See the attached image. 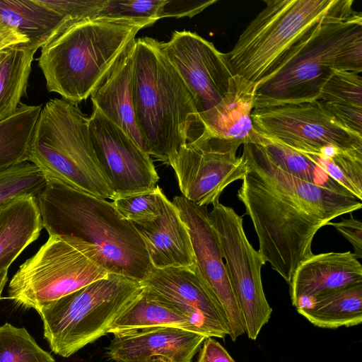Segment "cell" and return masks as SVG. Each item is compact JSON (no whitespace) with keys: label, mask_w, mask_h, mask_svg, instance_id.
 <instances>
[{"label":"cell","mask_w":362,"mask_h":362,"mask_svg":"<svg viewBox=\"0 0 362 362\" xmlns=\"http://www.w3.org/2000/svg\"><path fill=\"white\" fill-rule=\"evenodd\" d=\"M353 3L341 0L256 83L254 109L317 100L334 70L362 72V13Z\"/></svg>","instance_id":"obj_2"},{"label":"cell","mask_w":362,"mask_h":362,"mask_svg":"<svg viewBox=\"0 0 362 362\" xmlns=\"http://www.w3.org/2000/svg\"><path fill=\"white\" fill-rule=\"evenodd\" d=\"M256 83L240 76L230 80L227 93L202 119L204 132L211 136L245 144H258L251 114L254 109Z\"/></svg>","instance_id":"obj_20"},{"label":"cell","mask_w":362,"mask_h":362,"mask_svg":"<svg viewBox=\"0 0 362 362\" xmlns=\"http://www.w3.org/2000/svg\"><path fill=\"white\" fill-rule=\"evenodd\" d=\"M356 71L334 70L317 100L362 108V77Z\"/></svg>","instance_id":"obj_31"},{"label":"cell","mask_w":362,"mask_h":362,"mask_svg":"<svg viewBox=\"0 0 362 362\" xmlns=\"http://www.w3.org/2000/svg\"><path fill=\"white\" fill-rule=\"evenodd\" d=\"M45 6L74 21L98 16L106 0H40Z\"/></svg>","instance_id":"obj_34"},{"label":"cell","mask_w":362,"mask_h":362,"mask_svg":"<svg viewBox=\"0 0 362 362\" xmlns=\"http://www.w3.org/2000/svg\"><path fill=\"white\" fill-rule=\"evenodd\" d=\"M172 202L187 228L196 266L224 313L228 335L235 341L245 334V323L207 206H198L183 196L175 197Z\"/></svg>","instance_id":"obj_15"},{"label":"cell","mask_w":362,"mask_h":362,"mask_svg":"<svg viewBox=\"0 0 362 362\" xmlns=\"http://www.w3.org/2000/svg\"><path fill=\"white\" fill-rule=\"evenodd\" d=\"M153 268L193 267L196 265L191 238L175 206L164 193L159 216L134 224Z\"/></svg>","instance_id":"obj_19"},{"label":"cell","mask_w":362,"mask_h":362,"mask_svg":"<svg viewBox=\"0 0 362 362\" xmlns=\"http://www.w3.org/2000/svg\"><path fill=\"white\" fill-rule=\"evenodd\" d=\"M296 310L318 327L337 329L360 325L362 322V284L328 293Z\"/></svg>","instance_id":"obj_24"},{"label":"cell","mask_w":362,"mask_h":362,"mask_svg":"<svg viewBox=\"0 0 362 362\" xmlns=\"http://www.w3.org/2000/svg\"><path fill=\"white\" fill-rule=\"evenodd\" d=\"M226 56L233 73L257 83L341 0H264Z\"/></svg>","instance_id":"obj_8"},{"label":"cell","mask_w":362,"mask_h":362,"mask_svg":"<svg viewBox=\"0 0 362 362\" xmlns=\"http://www.w3.org/2000/svg\"><path fill=\"white\" fill-rule=\"evenodd\" d=\"M141 284L148 295L183 314L199 334L218 338L229 334L224 313L196 265L153 267Z\"/></svg>","instance_id":"obj_16"},{"label":"cell","mask_w":362,"mask_h":362,"mask_svg":"<svg viewBox=\"0 0 362 362\" xmlns=\"http://www.w3.org/2000/svg\"><path fill=\"white\" fill-rule=\"evenodd\" d=\"M131 83L136 122L148 153L168 165L182 146L195 141L205 129L192 95L160 41L136 39Z\"/></svg>","instance_id":"obj_4"},{"label":"cell","mask_w":362,"mask_h":362,"mask_svg":"<svg viewBox=\"0 0 362 362\" xmlns=\"http://www.w3.org/2000/svg\"><path fill=\"white\" fill-rule=\"evenodd\" d=\"M322 103L341 124L362 135V108L346 105Z\"/></svg>","instance_id":"obj_36"},{"label":"cell","mask_w":362,"mask_h":362,"mask_svg":"<svg viewBox=\"0 0 362 362\" xmlns=\"http://www.w3.org/2000/svg\"><path fill=\"white\" fill-rule=\"evenodd\" d=\"M133 46L93 91L90 98L93 107L123 130L148 153L146 145L136 125L132 100L131 80Z\"/></svg>","instance_id":"obj_21"},{"label":"cell","mask_w":362,"mask_h":362,"mask_svg":"<svg viewBox=\"0 0 362 362\" xmlns=\"http://www.w3.org/2000/svg\"><path fill=\"white\" fill-rule=\"evenodd\" d=\"M108 274L81 243L69 237L49 235L12 277L8 298L18 306L36 310Z\"/></svg>","instance_id":"obj_9"},{"label":"cell","mask_w":362,"mask_h":362,"mask_svg":"<svg viewBox=\"0 0 362 362\" xmlns=\"http://www.w3.org/2000/svg\"><path fill=\"white\" fill-rule=\"evenodd\" d=\"M76 22L40 0H0V24L25 35L28 39L27 45L36 49Z\"/></svg>","instance_id":"obj_23"},{"label":"cell","mask_w":362,"mask_h":362,"mask_svg":"<svg viewBox=\"0 0 362 362\" xmlns=\"http://www.w3.org/2000/svg\"><path fill=\"white\" fill-rule=\"evenodd\" d=\"M141 282L108 274L36 309L52 351L69 357L108 334L110 327L143 291Z\"/></svg>","instance_id":"obj_7"},{"label":"cell","mask_w":362,"mask_h":362,"mask_svg":"<svg viewBox=\"0 0 362 362\" xmlns=\"http://www.w3.org/2000/svg\"><path fill=\"white\" fill-rule=\"evenodd\" d=\"M0 362H55L24 327L0 326Z\"/></svg>","instance_id":"obj_29"},{"label":"cell","mask_w":362,"mask_h":362,"mask_svg":"<svg viewBox=\"0 0 362 362\" xmlns=\"http://www.w3.org/2000/svg\"><path fill=\"white\" fill-rule=\"evenodd\" d=\"M259 134V141L257 144L262 146L273 160L287 173L308 182L343 192H349L318 167L307 154Z\"/></svg>","instance_id":"obj_28"},{"label":"cell","mask_w":362,"mask_h":362,"mask_svg":"<svg viewBox=\"0 0 362 362\" xmlns=\"http://www.w3.org/2000/svg\"><path fill=\"white\" fill-rule=\"evenodd\" d=\"M28 157L45 178L99 198L115 199L93 147L88 117L76 104L63 98L45 103Z\"/></svg>","instance_id":"obj_6"},{"label":"cell","mask_w":362,"mask_h":362,"mask_svg":"<svg viewBox=\"0 0 362 362\" xmlns=\"http://www.w3.org/2000/svg\"><path fill=\"white\" fill-rule=\"evenodd\" d=\"M42 105L20 103L11 116L0 120V171L28 161V148Z\"/></svg>","instance_id":"obj_26"},{"label":"cell","mask_w":362,"mask_h":362,"mask_svg":"<svg viewBox=\"0 0 362 362\" xmlns=\"http://www.w3.org/2000/svg\"><path fill=\"white\" fill-rule=\"evenodd\" d=\"M37 199L49 235L74 238L109 274L142 282L153 266L135 225L112 202L45 178Z\"/></svg>","instance_id":"obj_3"},{"label":"cell","mask_w":362,"mask_h":362,"mask_svg":"<svg viewBox=\"0 0 362 362\" xmlns=\"http://www.w3.org/2000/svg\"><path fill=\"white\" fill-rule=\"evenodd\" d=\"M158 327L181 328L199 334L183 314L155 299L144 289L117 317L108 333Z\"/></svg>","instance_id":"obj_25"},{"label":"cell","mask_w":362,"mask_h":362,"mask_svg":"<svg viewBox=\"0 0 362 362\" xmlns=\"http://www.w3.org/2000/svg\"><path fill=\"white\" fill-rule=\"evenodd\" d=\"M164 0H106L98 16L135 20L158 21Z\"/></svg>","instance_id":"obj_33"},{"label":"cell","mask_w":362,"mask_h":362,"mask_svg":"<svg viewBox=\"0 0 362 362\" xmlns=\"http://www.w3.org/2000/svg\"><path fill=\"white\" fill-rule=\"evenodd\" d=\"M362 284V265L350 251L313 254L302 261L291 277L290 296L296 309L314 299Z\"/></svg>","instance_id":"obj_18"},{"label":"cell","mask_w":362,"mask_h":362,"mask_svg":"<svg viewBox=\"0 0 362 362\" xmlns=\"http://www.w3.org/2000/svg\"><path fill=\"white\" fill-rule=\"evenodd\" d=\"M88 129L96 157L115 199L156 187L159 177L151 156L95 107L88 117Z\"/></svg>","instance_id":"obj_14"},{"label":"cell","mask_w":362,"mask_h":362,"mask_svg":"<svg viewBox=\"0 0 362 362\" xmlns=\"http://www.w3.org/2000/svg\"><path fill=\"white\" fill-rule=\"evenodd\" d=\"M329 226L334 227L354 247V254L357 258L362 257V223L354 218H342L339 222H329Z\"/></svg>","instance_id":"obj_37"},{"label":"cell","mask_w":362,"mask_h":362,"mask_svg":"<svg viewBox=\"0 0 362 362\" xmlns=\"http://www.w3.org/2000/svg\"><path fill=\"white\" fill-rule=\"evenodd\" d=\"M246 173L237 197L256 232L258 252L287 283L311 256L317 232L332 219L361 209L343 192L299 179L279 167L257 144H243Z\"/></svg>","instance_id":"obj_1"},{"label":"cell","mask_w":362,"mask_h":362,"mask_svg":"<svg viewBox=\"0 0 362 362\" xmlns=\"http://www.w3.org/2000/svg\"><path fill=\"white\" fill-rule=\"evenodd\" d=\"M37 49L27 43L9 47L0 64V120L13 115L26 96L31 64Z\"/></svg>","instance_id":"obj_27"},{"label":"cell","mask_w":362,"mask_h":362,"mask_svg":"<svg viewBox=\"0 0 362 362\" xmlns=\"http://www.w3.org/2000/svg\"><path fill=\"white\" fill-rule=\"evenodd\" d=\"M46 179L39 168L25 161L0 171V204L23 194L35 197L42 191Z\"/></svg>","instance_id":"obj_30"},{"label":"cell","mask_w":362,"mask_h":362,"mask_svg":"<svg viewBox=\"0 0 362 362\" xmlns=\"http://www.w3.org/2000/svg\"><path fill=\"white\" fill-rule=\"evenodd\" d=\"M42 228L37 197L23 194L0 204V272L8 270Z\"/></svg>","instance_id":"obj_22"},{"label":"cell","mask_w":362,"mask_h":362,"mask_svg":"<svg viewBox=\"0 0 362 362\" xmlns=\"http://www.w3.org/2000/svg\"><path fill=\"white\" fill-rule=\"evenodd\" d=\"M146 20L89 17L41 47L37 58L49 92L74 104L86 100L133 46Z\"/></svg>","instance_id":"obj_5"},{"label":"cell","mask_w":362,"mask_h":362,"mask_svg":"<svg viewBox=\"0 0 362 362\" xmlns=\"http://www.w3.org/2000/svg\"><path fill=\"white\" fill-rule=\"evenodd\" d=\"M216 2L217 0H164L160 11L159 18H192Z\"/></svg>","instance_id":"obj_35"},{"label":"cell","mask_w":362,"mask_h":362,"mask_svg":"<svg viewBox=\"0 0 362 362\" xmlns=\"http://www.w3.org/2000/svg\"><path fill=\"white\" fill-rule=\"evenodd\" d=\"M160 47L192 95L202 122L225 97L234 76L226 53L188 30L174 31Z\"/></svg>","instance_id":"obj_13"},{"label":"cell","mask_w":362,"mask_h":362,"mask_svg":"<svg viewBox=\"0 0 362 362\" xmlns=\"http://www.w3.org/2000/svg\"><path fill=\"white\" fill-rule=\"evenodd\" d=\"M255 130L303 153L327 147L362 152V135L341 124L320 100L253 109Z\"/></svg>","instance_id":"obj_10"},{"label":"cell","mask_w":362,"mask_h":362,"mask_svg":"<svg viewBox=\"0 0 362 362\" xmlns=\"http://www.w3.org/2000/svg\"><path fill=\"white\" fill-rule=\"evenodd\" d=\"M209 216L220 241L245 333L255 340L272 313L262 282L261 270L266 263L249 242L243 218L232 207L218 202L213 205Z\"/></svg>","instance_id":"obj_11"},{"label":"cell","mask_w":362,"mask_h":362,"mask_svg":"<svg viewBox=\"0 0 362 362\" xmlns=\"http://www.w3.org/2000/svg\"><path fill=\"white\" fill-rule=\"evenodd\" d=\"M28 42V39L25 35L14 29L0 24V50Z\"/></svg>","instance_id":"obj_39"},{"label":"cell","mask_w":362,"mask_h":362,"mask_svg":"<svg viewBox=\"0 0 362 362\" xmlns=\"http://www.w3.org/2000/svg\"><path fill=\"white\" fill-rule=\"evenodd\" d=\"M202 344L197 362H235L226 349L213 337H206Z\"/></svg>","instance_id":"obj_38"},{"label":"cell","mask_w":362,"mask_h":362,"mask_svg":"<svg viewBox=\"0 0 362 362\" xmlns=\"http://www.w3.org/2000/svg\"><path fill=\"white\" fill-rule=\"evenodd\" d=\"M162 189L119 197L112 200L115 209L127 221L140 224L156 218L160 211Z\"/></svg>","instance_id":"obj_32"},{"label":"cell","mask_w":362,"mask_h":362,"mask_svg":"<svg viewBox=\"0 0 362 362\" xmlns=\"http://www.w3.org/2000/svg\"><path fill=\"white\" fill-rule=\"evenodd\" d=\"M9 47L0 50V64L6 57L8 54Z\"/></svg>","instance_id":"obj_41"},{"label":"cell","mask_w":362,"mask_h":362,"mask_svg":"<svg viewBox=\"0 0 362 362\" xmlns=\"http://www.w3.org/2000/svg\"><path fill=\"white\" fill-rule=\"evenodd\" d=\"M206 337L171 327L115 332L106 355L115 362H192Z\"/></svg>","instance_id":"obj_17"},{"label":"cell","mask_w":362,"mask_h":362,"mask_svg":"<svg viewBox=\"0 0 362 362\" xmlns=\"http://www.w3.org/2000/svg\"><path fill=\"white\" fill-rule=\"evenodd\" d=\"M8 280V270L0 272V300L4 288Z\"/></svg>","instance_id":"obj_40"},{"label":"cell","mask_w":362,"mask_h":362,"mask_svg":"<svg viewBox=\"0 0 362 362\" xmlns=\"http://www.w3.org/2000/svg\"><path fill=\"white\" fill-rule=\"evenodd\" d=\"M240 145L204 132L182 146L168 163L182 196L200 206L218 203L224 189L246 173L245 158L236 155Z\"/></svg>","instance_id":"obj_12"}]
</instances>
